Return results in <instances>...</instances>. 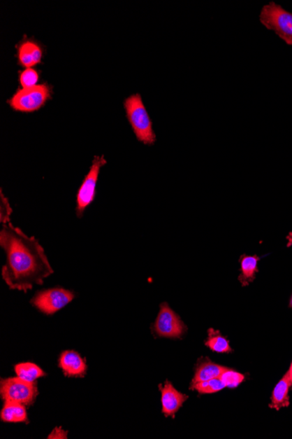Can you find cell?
Masks as SVG:
<instances>
[{
	"instance_id": "cell-1",
	"label": "cell",
	"mask_w": 292,
	"mask_h": 439,
	"mask_svg": "<svg viewBox=\"0 0 292 439\" xmlns=\"http://www.w3.org/2000/svg\"><path fill=\"white\" fill-rule=\"evenodd\" d=\"M0 246L6 253L2 278L10 288L27 292L54 274L40 242L11 223L0 230Z\"/></svg>"
},
{
	"instance_id": "cell-2",
	"label": "cell",
	"mask_w": 292,
	"mask_h": 439,
	"mask_svg": "<svg viewBox=\"0 0 292 439\" xmlns=\"http://www.w3.org/2000/svg\"><path fill=\"white\" fill-rule=\"evenodd\" d=\"M125 114L138 141L152 146L157 141L154 124L139 93L132 94L124 100Z\"/></svg>"
},
{
	"instance_id": "cell-3",
	"label": "cell",
	"mask_w": 292,
	"mask_h": 439,
	"mask_svg": "<svg viewBox=\"0 0 292 439\" xmlns=\"http://www.w3.org/2000/svg\"><path fill=\"white\" fill-rule=\"evenodd\" d=\"M53 85L48 82L40 83L31 88H19L6 101L13 111L19 113H31L46 106L53 99Z\"/></svg>"
},
{
	"instance_id": "cell-4",
	"label": "cell",
	"mask_w": 292,
	"mask_h": 439,
	"mask_svg": "<svg viewBox=\"0 0 292 439\" xmlns=\"http://www.w3.org/2000/svg\"><path fill=\"white\" fill-rule=\"evenodd\" d=\"M260 22L267 29L273 31L289 46H292V13L283 6L271 1L263 6Z\"/></svg>"
},
{
	"instance_id": "cell-5",
	"label": "cell",
	"mask_w": 292,
	"mask_h": 439,
	"mask_svg": "<svg viewBox=\"0 0 292 439\" xmlns=\"http://www.w3.org/2000/svg\"><path fill=\"white\" fill-rule=\"evenodd\" d=\"M107 165L104 155L94 158L89 172L83 179L76 194L75 214L78 218H82L87 208L96 200V186L98 182L101 169Z\"/></svg>"
},
{
	"instance_id": "cell-6",
	"label": "cell",
	"mask_w": 292,
	"mask_h": 439,
	"mask_svg": "<svg viewBox=\"0 0 292 439\" xmlns=\"http://www.w3.org/2000/svg\"><path fill=\"white\" fill-rule=\"evenodd\" d=\"M37 383L24 381L17 376L0 381V397L3 400L33 405L37 398Z\"/></svg>"
},
{
	"instance_id": "cell-7",
	"label": "cell",
	"mask_w": 292,
	"mask_h": 439,
	"mask_svg": "<svg viewBox=\"0 0 292 439\" xmlns=\"http://www.w3.org/2000/svg\"><path fill=\"white\" fill-rule=\"evenodd\" d=\"M75 293L64 288H53L38 291L31 305L46 315H53L74 300Z\"/></svg>"
},
{
	"instance_id": "cell-8",
	"label": "cell",
	"mask_w": 292,
	"mask_h": 439,
	"mask_svg": "<svg viewBox=\"0 0 292 439\" xmlns=\"http://www.w3.org/2000/svg\"><path fill=\"white\" fill-rule=\"evenodd\" d=\"M152 330L159 337L180 339L187 332V327L168 302H162Z\"/></svg>"
},
{
	"instance_id": "cell-9",
	"label": "cell",
	"mask_w": 292,
	"mask_h": 439,
	"mask_svg": "<svg viewBox=\"0 0 292 439\" xmlns=\"http://www.w3.org/2000/svg\"><path fill=\"white\" fill-rule=\"evenodd\" d=\"M15 48L17 64L27 69L43 64L46 48L36 38L24 36Z\"/></svg>"
},
{
	"instance_id": "cell-10",
	"label": "cell",
	"mask_w": 292,
	"mask_h": 439,
	"mask_svg": "<svg viewBox=\"0 0 292 439\" xmlns=\"http://www.w3.org/2000/svg\"><path fill=\"white\" fill-rule=\"evenodd\" d=\"M161 392L162 412L166 417H175L189 396L177 390L172 383L166 379L165 385H159Z\"/></svg>"
},
{
	"instance_id": "cell-11",
	"label": "cell",
	"mask_w": 292,
	"mask_h": 439,
	"mask_svg": "<svg viewBox=\"0 0 292 439\" xmlns=\"http://www.w3.org/2000/svg\"><path fill=\"white\" fill-rule=\"evenodd\" d=\"M59 368L67 377L82 378L87 372L85 358L75 351H62L59 358Z\"/></svg>"
},
{
	"instance_id": "cell-12",
	"label": "cell",
	"mask_w": 292,
	"mask_h": 439,
	"mask_svg": "<svg viewBox=\"0 0 292 439\" xmlns=\"http://www.w3.org/2000/svg\"><path fill=\"white\" fill-rule=\"evenodd\" d=\"M225 369V367L214 363L210 358H200L196 365V372H194V379L191 384L219 378Z\"/></svg>"
},
{
	"instance_id": "cell-13",
	"label": "cell",
	"mask_w": 292,
	"mask_h": 439,
	"mask_svg": "<svg viewBox=\"0 0 292 439\" xmlns=\"http://www.w3.org/2000/svg\"><path fill=\"white\" fill-rule=\"evenodd\" d=\"M26 407L22 403L5 400L4 406L0 412V419L4 423L29 424Z\"/></svg>"
},
{
	"instance_id": "cell-14",
	"label": "cell",
	"mask_w": 292,
	"mask_h": 439,
	"mask_svg": "<svg viewBox=\"0 0 292 439\" xmlns=\"http://www.w3.org/2000/svg\"><path fill=\"white\" fill-rule=\"evenodd\" d=\"M261 257L257 256H243L240 258V265H241V274L239 275L238 280L242 286L245 287L251 284L256 279V275L258 273V263Z\"/></svg>"
},
{
	"instance_id": "cell-15",
	"label": "cell",
	"mask_w": 292,
	"mask_h": 439,
	"mask_svg": "<svg viewBox=\"0 0 292 439\" xmlns=\"http://www.w3.org/2000/svg\"><path fill=\"white\" fill-rule=\"evenodd\" d=\"M291 383L289 379L287 374L280 379L277 383L271 396L270 409L279 410L281 407H288L290 405V399H289V391L291 388Z\"/></svg>"
},
{
	"instance_id": "cell-16",
	"label": "cell",
	"mask_w": 292,
	"mask_h": 439,
	"mask_svg": "<svg viewBox=\"0 0 292 439\" xmlns=\"http://www.w3.org/2000/svg\"><path fill=\"white\" fill-rule=\"evenodd\" d=\"M15 371L19 378L29 382H36L38 379L47 375L39 365L32 362H24V363L16 365Z\"/></svg>"
},
{
	"instance_id": "cell-17",
	"label": "cell",
	"mask_w": 292,
	"mask_h": 439,
	"mask_svg": "<svg viewBox=\"0 0 292 439\" xmlns=\"http://www.w3.org/2000/svg\"><path fill=\"white\" fill-rule=\"evenodd\" d=\"M205 344L215 353L228 354L233 351L228 340L219 330L214 329L208 330V337Z\"/></svg>"
},
{
	"instance_id": "cell-18",
	"label": "cell",
	"mask_w": 292,
	"mask_h": 439,
	"mask_svg": "<svg viewBox=\"0 0 292 439\" xmlns=\"http://www.w3.org/2000/svg\"><path fill=\"white\" fill-rule=\"evenodd\" d=\"M41 73L36 68H27L18 71L20 88H31L40 85Z\"/></svg>"
},
{
	"instance_id": "cell-19",
	"label": "cell",
	"mask_w": 292,
	"mask_h": 439,
	"mask_svg": "<svg viewBox=\"0 0 292 439\" xmlns=\"http://www.w3.org/2000/svg\"><path fill=\"white\" fill-rule=\"evenodd\" d=\"M225 388L224 382L221 381L220 377L212 379L210 381L194 383L190 386L191 390H196L201 395L217 393Z\"/></svg>"
},
{
	"instance_id": "cell-20",
	"label": "cell",
	"mask_w": 292,
	"mask_h": 439,
	"mask_svg": "<svg viewBox=\"0 0 292 439\" xmlns=\"http://www.w3.org/2000/svg\"><path fill=\"white\" fill-rule=\"evenodd\" d=\"M220 378L222 382H224L226 388L235 389L244 382L245 376L241 374V372L233 370L231 368H226L224 372H222Z\"/></svg>"
},
{
	"instance_id": "cell-21",
	"label": "cell",
	"mask_w": 292,
	"mask_h": 439,
	"mask_svg": "<svg viewBox=\"0 0 292 439\" xmlns=\"http://www.w3.org/2000/svg\"><path fill=\"white\" fill-rule=\"evenodd\" d=\"M13 209L10 205L8 198L3 194L2 189L0 190V222L3 225L9 224L11 221Z\"/></svg>"
},
{
	"instance_id": "cell-22",
	"label": "cell",
	"mask_w": 292,
	"mask_h": 439,
	"mask_svg": "<svg viewBox=\"0 0 292 439\" xmlns=\"http://www.w3.org/2000/svg\"><path fill=\"white\" fill-rule=\"evenodd\" d=\"M64 433H67V431H64L61 428H59L58 430L57 428L52 432L48 438H67V434L64 435Z\"/></svg>"
},
{
	"instance_id": "cell-23",
	"label": "cell",
	"mask_w": 292,
	"mask_h": 439,
	"mask_svg": "<svg viewBox=\"0 0 292 439\" xmlns=\"http://www.w3.org/2000/svg\"><path fill=\"white\" fill-rule=\"evenodd\" d=\"M286 239L288 240V243H287V247H291L292 246V232L289 233V235L286 237Z\"/></svg>"
},
{
	"instance_id": "cell-24",
	"label": "cell",
	"mask_w": 292,
	"mask_h": 439,
	"mask_svg": "<svg viewBox=\"0 0 292 439\" xmlns=\"http://www.w3.org/2000/svg\"><path fill=\"white\" fill-rule=\"evenodd\" d=\"M287 375H288L289 379H290V382L292 384V362L291 364L290 369H289V371L287 372Z\"/></svg>"
},
{
	"instance_id": "cell-25",
	"label": "cell",
	"mask_w": 292,
	"mask_h": 439,
	"mask_svg": "<svg viewBox=\"0 0 292 439\" xmlns=\"http://www.w3.org/2000/svg\"><path fill=\"white\" fill-rule=\"evenodd\" d=\"M289 306H290V308L292 309V295H291V300H290V304H289Z\"/></svg>"
}]
</instances>
